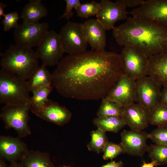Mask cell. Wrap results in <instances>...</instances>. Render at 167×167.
<instances>
[{
    "label": "cell",
    "instance_id": "1",
    "mask_svg": "<svg viewBox=\"0 0 167 167\" xmlns=\"http://www.w3.org/2000/svg\"><path fill=\"white\" fill-rule=\"evenodd\" d=\"M123 73L119 54L86 51L63 58L52 73V84L65 98L98 100L105 97Z\"/></svg>",
    "mask_w": 167,
    "mask_h": 167
},
{
    "label": "cell",
    "instance_id": "2",
    "mask_svg": "<svg viewBox=\"0 0 167 167\" xmlns=\"http://www.w3.org/2000/svg\"><path fill=\"white\" fill-rule=\"evenodd\" d=\"M113 35L120 46H137L148 57L167 51V28L147 20L128 17Z\"/></svg>",
    "mask_w": 167,
    "mask_h": 167
},
{
    "label": "cell",
    "instance_id": "3",
    "mask_svg": "<svg viewBox=\"0 0 167 167\" xmlns=\"http://www.w3.org/2000/svg\"><path fill=\"white\" fill-rule=\"evenodd\" d=\"M1 69L14 73L28 80L39 66L38 58L32 48L11 44L0 54Z\"/></svg>",
    "mask_w": 167,
    "mask_h": 167
},
{
    "label": "cell",
    "instance_id": "4",
    "mask_svg": "<svg viewBox=\"0 0 167 167\" xmlns=\"http://www.w3.org/2000/svg\"><path fill=\"white\" fill-rule=\"evenodd\" d=\"M27 80L9 71H0V103L15 104L30 101Z\"/></svg>",
    "mask_w": 167,
    "mask_h": 167
},
{
    "label": "cell",
    "instance_id": "5",
    "mask_svg": "<svg viewBox=\"0 0 167 167\" xmlns=\"http://www.w3.org/2000/svg\"><path fill=\"white\" fill-rule=\"evenodd\" d=\"M31 108L30 101L5 105L1 109L0 117L4 123L5 128L14 129L20 138L30 135L31 132L28 122Z\"/></svg>",
    "mask_w": 167,
    "mask_h": 167
},
{
    "label": "cell",
    "instance_id": "6",
    "mask_svg": "<svg viewBox=\"0 0 167 167\" xmlns=\"http://www.w3.org/2000/svg\"><path fill=\"white\" fill-rule=\"evenodd\" d=\"M119 62L124 73L135 80L147 75L149 57L137 46H124L119 54Z\"/></svg>",
    "mask_w": 167,
    "mask_h": 167
},
{
    "label": "cell",
    "instance_id": "7",
    "mask_svg": "<svg viewBox=\"0 0 167 167\" xmlns=\"http://www.w3.org/2000/svg\"><path fill=\"white\" fill-rule=\"evenodd\" d=\"M135 101L151 112L160 104L161 85L146 75L135 82Z\"/></svg>",
    "mask_w": 167,
    "mask_h": 167
},
{
    "label": "cell",
    "instance_id": "8",
    "mask_svg": "<svg viewBox=\"0 0 167 167\" xmlns=\"http://www.w3.org/2000/svg\"><path fill=\"white\" fill-rule=\"evenodd\" d=\"M37 47L36 56L45 66L57 65L65 53L59 34L53 30L47 32Z\"/></svg>",
    "mask_w": 167,
    "mask_h": 167
},
{
    "label": "cell",
    "instance_id": "9",
    "mask_svg": "<svg viewBox=\"0 0 167 167\" xmlns=\"http://www.w3.org/2000/svg\"><path fill=\"white\" fill-rule=\"evenodd\" d=\"M65 53L73 55L86 51L88 43L85 38L82 23L68 21L59 34Z\"/></svg>",
    "mask_w": 167,
    "mask_h": 167
},
{
    "label": "cell",
    "instance_id": "10",
    "mask_svg": "<svg viewBox=\"0 0 167 167\" xmlns=\"http://www.w3.org/2000/svg\"><path fill=\"white\" fill-rule=\"evenodd\" d=\"M49 26L46 22L36 24L23 22L19 24L14 32L15 44L30 48L37 47L48 31Z\"/></svg>",
    "mask_w": 167,
    "mask_h": 167
},
{
    "label": "cell",
    "instance_id": "11",
    "mask_svg": "<svg viewBox=\"0 0 167 167\" xmlns=\"http://www.w3.org/2000/svg\"><path fill=\"white\" fill-rule=\"evenodd\" d=\"M132 17L147 20L167 28V0L144 1L129 12Z\"/></svg>",
    "mask_w": 167,
    "mask_h": 167
},
{
    "label": "cell",
    "instance_id": "12",
    "mask_svg": "<svg viewBox=\"0 0 167 167\" xmlns=\"http://www.w3.org/2000/svg\"><path fill=\"white\" fill-rule=\"evenodd\" d=\"M136 80L123 73L105 97L124 107L135 101Z\"/></svg>",
    "mask_w": 167,
    "mask_h": 167
},
{
    "label": "cell",
    "instance_id": "13",
    "mask_svg": "<svg viewBox=\"0 0 167 167\" xmlns=\"http://www.w3.org/2000/svg\"><path fill=\"white\" fill-rule=\"evenodd\" d=\"M100 4L101 8L96 15V19L106 30H113L116 22L128 18V12L117 1L114 2L109 0H101Z\"/></svg>",
    "mask_w": 167,
    "mask_h": 167
},
{
    "label": "cell",
    "instance_id": "14",
    "mask_svg": "<svg viewBox=\"0 0 167 167\" xmlns=\"http://www.w3.org/2000/svg\"><path fill=\"white\" fill-rule=\"evenodd\" d=\"M148 134L142 131L124 130L121 134L120 144L125 153L134 156H143L147 152L149 146L147 141Z\"/></svg>",
    "mask_w": 167,
    "mask_h": 167
},
{
    "label": "cell",
    "instance_id": "15",
    "mask_svg": "<svg viewBox=\"0 0 167 167\" xmlns=\"http://www.w3.org/2000/svg\"><path fill=\"white\" fill-rule=\"evenodd\" d=\"M29 150L20 138L11 136H0V158L10 163L20 162Z\"/></svg>",
    "mask_w": 167,
    "mask_h": 167
},
{
    "label": "cell",
    "instance_id": "16",
    "mask_svg": "<svg viewBox=\"0 0 167 167\" xmlns=\"http://www.w3.org/2000/svg\"><path fill=\"white\" fill-rule=\"evenodd\" d=\"M30 110L43 120L60 126L67 123L72 116L71 113L66 107L49 99L41 109Z\"/></svg>",
    "mask_w": 167,
    "mask_h": 167
},
{
    "label": "cell",
    "instance_id": "17",
    "mask_svg": "<svg viewBox=\"0 0 167 167\" xmlns=\"http://www.w3.org/2000/svg\"><path fill=\"white\" fill-rule=\"evenodd\" d=\"M150 113L139 104L134 103L124 107L122 118L131 130L142 131L149 124Z\"/></svg>",
    "mask_w": 167,
    "mask_h": 167
},
{
    "label": "cell",
    "instance_id": "18",
    "mask_svg": "<svg viewBox=\"0 0 167 167\" xmlns=\"http://www.w3.org/2000/svg\"><path fill=\"white\" fill-rule=\"evenodd\" d=\"M83 33L88 43L92 50H105L106 45V31L97 19H88L82 23Z\"/></svg>",
    "mask_w": 167,
    "mask_h": 167
},
{
    "label": "cell",
    "instance_id": "19",
    "mask_svg": "<svg viewBox=\"0 0 167 167\" xmlns=\"http://www.w3.org/2000/svg\"><path fill=\"white\" fill-rule=\"evenodd\" d=\"M147 75L161 86L167 84V51L149 57Z\"/></svg>",
    "mask_w": 167,
    "mask_h": 167
},
{
    "label": "cell",
    "instance_id": "20",
    "mask_svg": "<svg viewBox=\"0 0 167 167\" xmlns=\"http://www.w3.org/2000/svg\"><path fill=\"white\" fill-rule=\"evenodd\" d=\"M47 9L40 0H30L26 4L21 13L23 22L36 24L48 15Z\"/></svg>",
    "mask_w": 167,
    "mask_h": 167
},
{
    "label": "cell",
    "instance_id": "21",
    "mask_svg": "<svg viewBox=\"0 0 167 167\" xmlns=\"http://www.w3.org/2000/svg\"><path fill=\"white\" fill-rule=\"evenodd\" d=\"M52 74L47 70L46 66L42 65L27 81L30 92H33L42 88L52 85Z\"/></svg>",
    "mask_w": 167,
    "mask_h": 167
},
{
    "label": "cell",
    "instance_id": "22",
    "mask_svg": "<svg viewBox=\"0 0 167 167\" xmlns=\"http://www.w3.org/2000/svg\"><path fill=\"white\" fill-rule=\"evenodd\" d=\"M46 152L30 150L20 161L24 167H55Z\"/></svg>",
    "mask_w": 167,
    "mask_h": 167
},
{
    "label": "cell",
    "instance_id": "23",
    "mask_svg": "<svg viewBox=\"0 0 167 167\" xmlns=\"http://www.w3.org/2000/svg\"><path fill=\"white\" fill-rule=\"evenodd\" d=\"M93 123L97 128L105 132L117 133L126 125L122 118L117 116L97 117Z\"/></svg>",
    "mask_w": 167,
    "mask_h": 167
},
{
    "label": "cell",
    "instance_id": "24",
    "mask_svg": "<svg viewBox=\"0 0 167 167\" xmlns=\"http://www.w3.org/2000/svg\"><path fill=\"white\" fill-rule=\"evenodd\" d=\"M124 107L117 103L105 97L102 101L97 112V117L117 116L122 117Z\"/></svg>",
    "mask_w": 167,
    "mask_h": 167
},
{
    "label": "cell",
    "instance_id": "25",
    "mask_svg": "<svg viewBox=\"0 0 167 167\" xmlns=\"http://www.w3.org/2000/svg\"><path fill=\"white\" fill-rule=\"evenodd\" d=\"M90 135V141L87 145L88 150L97 153L103 152L109 142L105 132L97 128L96 130L92 131Z\"/></svg>",
    "mask_w": 167,
    "mask_h": 167
},
{
    "label": "cell",
    "instance_id": "26",
    "mask_svg": "<svg viewBox=\"0 0 167 167\" xmlns=\"http://www.w3.org/2000/svg\"><path fill=\"white\" fill-rule=\"evenodd\" d=\"M147 152L156 166L167 164V145L152 144L149 146Z\"/></svg>",
    "mask_w": 167,
    "mask_h": 167
},
{
    "label": "cell",
    "instance_id": "27",
    "mask_svg": "<svg viewBox=\"0 0 167 167\" xmlns=\"http://www.w3.org/2000/svg\"><path fill=\"white\" fill-rule=\"evenodd\" d=\"M52 89V85L42 88L33 92L32 96L30 98V110L41 109L48 100V97Z\"/></svg>",
    "mask_w": 167,
    "mask_h": 167
},
{
    "label": "cell",
    "instance_id": "28",
    "mask_svg": "<svg viewBox=\"0 0 167 167\" xmlns=\"http://www.w3.org/2000/svg\"><path fill=\"white\" fill-rule=\"evenodd\" d=\"M149 124L157 127L167 126V106L160 104L152 111Z\"/></svg>",
    "mask_w": 167,
    "mask_h": 167
},
{
    "label": "cell",
    "instance_id": "29",
    "mask_svg": "<svg viewBox=\"0 0 167 167\" xmlns=\"http://www.w3.org/2000/svg\"><path fill=\"white\" fill-rule=\"evenodd\" d=\"M101 8L100 3L93 1L90 2L81 4L75 11L78 17L88 18L96 15Z\"/></svg>",
    "mask_w": 167,
    "mask_h": 167
},
{
    "label": "cell",
    "instance_id": "30",
    "mask_svg": "<svg viewBox=\"0 0 167 167\" xmlns=\"http://www.w3.org/2000/svg\"><path fill=\"white\" fill-rule=\"evenodd\" d=\"M148 138L156 144L167 145V126L158 127L148 134Z\"/></svg>",
    "mask_w": 167,
    "mask_h": 167
},
{
    "label": "cell",
    "instance_id": "31",
    "mask_svg": "<svg viewBox=\"0 0 167 167\" xmlns=\"http://www.w3.org/2000/svg\"><path fill=\"white\" fill-rule=\"evenodd\" d=\"M103 158L105 160L113 159L118 155L125 153L124 150L120 144L108 142L106 145L103 151Z\"/></svg>",
    "mask_w": 167,
    "mask_h": 167
},
{
    "label": "cell",
    "instance_id": "32",
    "mask_svg": "<svg viewBox=\"0 0 167 167\" xmlns=\"http://www.w3.org/2000/svg\"><path fill=\"white\" fill-rule=\"evenodd\" d=\"M3 17L2 23L5 32L8 31L13 28L15 29L19 25L18 20L21 19L16 11L5 14Z\"/></svg>",
    "mask_w": 167,
    "mask_h": 167
},
{
    "label": "cell",
    "instance_id": "33",
    "mask_svg": "<svg viewBox=\"0 0 167 167\" xmlns=\"http://www.w3.org/2000/svg\"><path fill=\"white\" fill-rule=\"evenodd\" d=\"M66 6L65 12L63 15L61 16L59 19L65 18L69 20L70 18L73 17L74 13L72 10H75L81 4L79 0H65Z\"/></svg>",
    "mask_w": 167,
    "mask_h": 167
},
{
    "label": "cell",
    "instance_id": "34",
    "mask_svg": "<svg viewBox=\"0 0 167 167\" xmlns=\"http://www.w3.org/2000/svg\"><path fill=\"white\" fill-rule=\"evenodd\" d=\"M144 1L143 0H118L117 1L126 9L128 7H133L141 6Z\"/></svg>",
    "mask_w": 167,
    "mask_h": 167
},
{
    "label": "cell",
    "instance_id": "35",
    "mask_svg": "<svg viewBox=\"0 0 167 167\" xmlns=\"http://www.w3.org/2000/svg\"><path fill=\"white\" fill-rule=\"evenodd\" d=\"M163 87L161 90L160 104L167 106V84Z\"/></svg>",
    "mask_w": 167,
    "mask_h": 167
},
{
    "label": "cell",
    "instance_id": "36",
    "mask_svg": "<svg viewBox=\"0 0 167 167\" xmlns=\"http://www.w3.org/2000/svg\"><path fill=\"white\" fill-rule=\"evenodd\" d=\"M100 167H124V166L122 161L118 162L111 161V162L103 165Z\"/></svg>",
    "mask_w": 167,
    "mask_h": 167
},
{
    "label": "cell",
    "instance_id": "37",
    "mask_svg": "<svg viewBox=\"0 0 167 167\" xmlns=\"http://www.w3.org/2000/svg\"><path fill=\"white\" fill-rule=\"evenodd\" d=\"M6 5L2 2H0V19H1L2 17L4 16L5 14L4 13V9L6 7Z\"/></svg>",
    "mask_w": 167,
    "mask_h": 167
},
{
    "label": "cell",
    "instance_id": "38",
    "mask_svg": "<svg viewBox=\"0 0 167 167\" xmlns=\"http://www.w3.org/2000/svg\"><path fill=\"white\" fill-rule=\"evenodd\" d=\"M155 166H156L155 162L152 161L151 163H146L144 162L141 167H154Z\"/></svg>",
    "mask_w": 167,
    "mask_h": 167
},
{
    "label": "cell",
    "instance_id": "39",
    "mask_svg": "<svg viewBox=\"0 0 167 167\" xmlns=\"http://www.w3.org/2000/svg\"><path fill=\"white\" fill-rule=\"evenodd\" d=\"M9 167H24L21 162H19L16 163H11Z\"/></svg>",
    "mask_w": 167,
    "mask_h": 167
},
{
    "label": "cell",
    "instance_id": "40",
    "mask_svg": "<svg viewBox=\"0 0 167 167\" xmlns=\"http://www.w3.org/2000/svg\"><path fill=\"white\" fill-rule=\"evenodd\" d=\"M0 167H9L6 163L5 160L0 158Z\"/></svg>",
    "mask_w": 167,
    "mask_h": 167
},
{
    "label": "cell",
    "instance_id": "41",
    "mask_svg": "<svg viewBox=\"0 0 167 167\" xmlns=\"http://www.w3.org/2000/svg\"><path fill=\"white\" fill-rule=\"evenodd\" d=\"M59 167H72L71 166H68V165H62V166H59Z\"/></svg>",
    "mask_w": 167,
    "mask_h": 167
}]
</instances>
